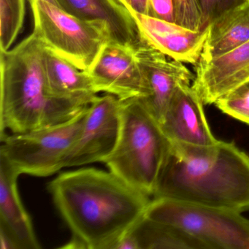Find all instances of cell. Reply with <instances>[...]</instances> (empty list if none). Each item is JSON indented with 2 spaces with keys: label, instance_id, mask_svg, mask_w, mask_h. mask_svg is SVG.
Returning <instances> with one entry per match:
<instances>
[{
  "label": "cell",
  "instance_id": "cell-1",
  "mask_svg": "<svg viewBox=\"0 0 249 249\" xmlns=\"http://www.w3.org/2000/svg\"><path fill=\"white\" fill-rule=\"evenodd\" d=\"M48 189L72 232L64 247L70 249H115L151 200L110 170L97 168L61 173Z\"/></svg>",
  "mask_w": 249,
  "mask_h": 249
},
{
  "label": "cell",
  "instance_id": "cell-2",
  "mask_svg": "<svg viewBox=\"0 0 249 249\" xmlns=\"http://www.w3.org/2000/svg\"><path fill=\"white\" fill-rule=\"evenodd\" d=\"M154 198L249 210V156L233 142L171 144Z\"/></svg>",
  "mask_w": 249,
  "mask_h": 249
},
{
  "label": "cell",
  "instance_id": "cell-3",
  "mask_svg": "<svg viewBox=\"0 0 249 249\" xmlns=\"http://www.w3.org/2000/svg\"><path fill=\"white\" fill-rule=\"evenodd\" d=\"M44 44L34 33L0 52V132L24 133L68 122L94 100L56 97L45 72Z\"/></svg>",
  "mask_w": 249,
  "mask_h": 249
},
{
  "label": "cell",
  "instance_id": "cell-4",
  "mask_svg": "<svg viewBox=\"0 0 249 249\" xmlns=\"http://www.w3.org/2000/svg\"><path fill=\"white\" fill-rule=\"evenodd\" d=\"M170 148L160 124L140 97L122 100L117 143L104 161L108 170L151 196Z\"/></svg>",
  "mask_w": 249,
  "mask_h": 249
},
{
  "label": "cell",
  "instance_id": "cell-5",
  "mask_svg": "<svg viewBox=\"0 0 249 249\" xmlns=\"http://www.w3.org/2000/svg\"><path fill=\"white\" fill-rule=\"evenodd\" d=\"M144 215L182 229L208 249H249V219L239 211L170 198H154Z\"/></svg>",
  "mask_w": 249,
  "mask_h": 249
},
{
  "label": "cell",
  "instance_id": "cell-6",
  "mask_svg": "<svg viewBox=\"0 0 249 249\" xmlns=\"http://www.w3.org/2000/svg\"><path fill=\"white\" fill-rule=\"evenodd\" d=\"M33 33L46 47L83 71H89L110 41L106 26L76 18L56 5L29 0Z\"/></svg>",
  "mask_w": 249,
  "mask_h": 249
},
{
  "label": "cell",
  "instance_id": "cell-7",
  "mask_svg": "<svg viewBox=\"0 0 249 249\" xmlns=\"http://www.w3.org/2000/svg\"><path fill=\"white\" fill-rule=\"evenodd\" d=\"M88 109V108H87ZM87 110L68 122L24 133L1 135L0 157L20 175L52 176L78 139Z\"/></svg>",
  "mask_w": 249,
  "mask_h": 249
},
{
  "label": "cell",
  "instance_id": "cell-8",
  "mask_svg": "<svg viewBox=\"0 0 249 249\" xmlns=\"http://www.w3.org/2000/svg\"><path fill=\"white\" fill-rule=\"evenodd\" d=\"M122 100L113 94L96 97L86 113L81 133L62 162V167L104 162L119 138Z\"/></svg>",
  "mask_w": 249,
  "mask_h": 249
},
{
  "label": "cell",
  "instance_id": "cell-9",
  "mask_svg": "<svg viewBox=\"0 0 249 249\" xmlns=\"http://www.w3.org/2000/svg\"><path fill=\"white\" fill-rule=\"evenodd\" d=\"M135 54L148 88V95L140 98L150 114L160 124L175 91L180 85L191 84L195 77L183 62L168 60L166 55L142 37L135 49Z\"/></svg>",
  "mask_w": 249,
  "mask_h": 249
},
{
  "label": "cell",
  "instance_id": "cell-10",
  "mask_svg": "<svg viewBox=\"0 0 249 249\" xmlns=\"http://www.w3.org/2000/svg\"><path fill=\"white\" fill-rule=\"evenodd\" d=\"M88 72L97 93L113 94L121 100L148 95L145 77L130 48L108 42Z\"/></svg>",
  "mask_w": 249,
  "mask_h": 249
},
{
  "label": "cell",
  "instance_id": "cell-11",
  "mask_svg": "<svg viewBox=\"0 0 249 249\" xmlns=\"http://www.w3.org/2000/svg\"><path fill=\"white\" fill-rule=\"evenodd\" d=\"M204 105L191 84L178 87L160 124L170 143L212 145L218 142L205 117Z\"/></svg>",
  "mask_w": 249,
  "mask_h": 249
},
{
  "label": "cell",
  "instance_id": "cell-12",
  "mask_svg": "<svg viewBox=\"0 0 249 249\" xmlns=\"http://www.w3.org/2000/svg\"><path fill=\"white\" fill-rule=\"evenodd\" d=\"M192 87L205 105L215 104L249 81V42L208 60L199 59Z\"/></svg>",
  "mask_w": 249,
  "mask_h": 249
},
{
  "label": "cell",
  "instance_id": "cell-13",
  "mask_svg": "<svg viewBox=\"0 0 249 249\" xmlns=\"http://www.w3.org/2000/svg\"><path fill=\"white\" fill-rule=\"evenodd\" d=\"M141 36L151 46L168 57L183 63L199 62L208 35V29L194 31L176 23L148 16L132 14Z\"/></svg>",
  "mask_w": 249,
  "mask_h": 249
},
{
  "label": "cell",
  "instance_id": "cell-14",
  "mask_svg": "<svg viewBox=\"0 0 249 249\" xmlns=\"http://www.w3.org/2000/svg\"><path fill=\"white\" fill-rule=\"evenodd\" d=\"M71 15L106 26L110 41L135 50L142 36L132 13L119 0H57Z\"/></svg>",
  "mask_w": 249,
  "mask_h": 249
},
{
  "label": "cell",
  "instance_id": "cell-15",
  "mask_svg": "<svg viewBox=\"0 0 249 249\" xmlns=\"http://www.w3.org/2000/svg\"><path fill=\"white\" fill-rule=\"evenodd\" d=\"M20 176L0 157V229L5 230L19 249H40L31 220L26 212L17 188Z\"/></svg>",
  "mask_w": 249,
  "mask_h": 249
},
{
  "label": "cell",
  "instance_id": "cell-16",
  "mask_svg": "<svg viewBox=\"0 0 249 249\" xmlns=\"http://www.w3.org/2000/svg\"><path fill=\"white\" fill-rule=\"evenodd\" d=\"M43 61L48 85L53 95L62 98L91 100L97 97V91L88 72L78 69L45 45Z\"/></svg>",
  "mask_w": 249,
  "mask_h": 249
},
{
  "label": "cell",
  "instance_id": "cell-17",
  "mask_svg": "<svg viewBox=\"0 0 249 249\" xmlns=\"http://www.w3.org/2000/svg\"><path fill=\"white\" fill-rule=\"evenodd\" d=\"M249 42V4L221 17L208 27L200 59L208 60Z\"/></svg>",
  "mask_w": 249,
  "mask_h": 249
},
{
  "label": "cell",
  "instance_id": "cell-18",
  "mask_svg": "<svg viewBox=\"0 0 249 249\" xmlns=\"http://www.w3.org/2000/svg\"><path fill=\"white\" fill-rule=\"evenodd\" d=\"M139 249H203L205 243L178 227L150 219L144 215L129 230Z\"/></svg>",
  "mask_w": 249,
  "mask_h": 249
},
{
  "label": "cell",
  "instance_id": "cell-19",
  "mask_svg": "<svg viewBox=\"0 0 249 249\" xmlns=\"http://www.w3.org/2000/svg\"><path fill=\"white\" fill-rule=\"evenodd\" d=\"M25 0H0V52L11 49L24 26Z\"/></svg>",
  "mask_w": 249,
  "mask_h": 249
},
{
  "label": "cell",
  "instance_id": "cell-20",
  "mask_svg": "<svg viewBox=\"0 0 249 249\" xmlns=\"http://www.w3.org/2000/svg\"><path fill=\"white\" fill-rule=\"evenodd\" d=\"M215 105L223 113L249 125V81L221 97Z\"/></svg>",
  "mask_w": 249,
  "mask_h": 249
},
{
  "label": "cell",
  "instance_id": "cell-21",
  "mask_svg": "<svg viewBox=\"0 0 249 249\" xmlns=\"http://www.w3.org/2000/svg\"><path fill=\"white\" fill-rule=\"evenodd\" d=\"M197 4L202 18V30H205L230 11L249 4V0H197Z\"/></svg>",
  "mask_w": 249,
  "mask_h": 249
},
{
  "label": "cell",
  "instance_id": "cell-22",
  "mask_svg": "<svg viewBox=\"0 0 249 249\" xmlns=\"http://www.w3.org/2000/svg\"><path fill=\"white\" fill-rule=\"evenodd\" d=\"M176 24L194 31L202 29L197 0H175Z\"/></svg>",
  "mask_w": 249,
  "mask_h": 249
},
{
  "label": "cell",
  "instance_id": "cell-23",
  "mask_svg": "<svg viewBox=\"0 0 249 249\" xmlns=\"http://www.w3.org/2000/svg\"><path fill=\"white\" fill-rule=\"evenodd\" d=\"M148 17L176 24L175 0H149Z\"/></svg>",
  "mask_w": 249,
  "mask_h": 249
},
{
  "label": "cell",
  "instance_id": "cell-24",
  "mask_svg": "<svg viewBox=\"0 0 249 249\" xmlns=\"http://www.w3.org/2000/svg\"><path fill=\"white\" fill-rule=\"evenodd\" d=\"M132 14L148 16L149 0H119Z\"/></svg>",
  "mask_w": 249,
  "mask_h": 249
},
{
  "label": "cell",
  "instance_id": "cell-25",
  "mask_svg": "<svg viewBox=\"0 0 249 249\" xmlns=\"http://www.w3.org/2000/svg\"><path fill=\"white\" fill-rule=\"evenodd\" d=\"M0 249H19L15 240L2 229H0Z\"/></svg>",
  "mask_w": 249,
  "mask_h": 249
},
{
  "label": "cell",
  "instance_id": "cell-26",
  "mask_svg": "<svg viewBox=\"0 0 249 249\" xmlns=\"http://www.w3.org/2000/svg\"><path fill=\"white\" fill-rule=\"evenodd\" d=\"M43 2H49V3L52 4V5H56V6L59 7V3H58L57 0H41Z\"/></svg>",
  "mask_w": 249,
  "mask_h": 249
}]
</instances>
